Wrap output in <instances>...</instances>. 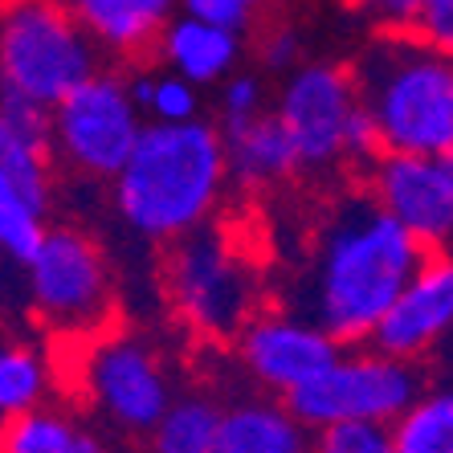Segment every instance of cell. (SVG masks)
<instances>
[{"label": "cell", "mask_w": 453, "mask_h": 453, "mask_svg": "<svg viewBox=\"0 0 453 453\" xmlns=\"http://www.w3.org/2000/svg\"><path fill=\"white\" fill-rule=\"evenodd\" d=\"M53 392V359L33 339H9L0 348V412L4 421L37 412L50 404Z\"/></svg>", "instance_id": "20"}, {"label": "cell", "mask_w": 453, "mask_h": 453, "mask_svg": "<svg viewBox=\"0 0 453 453\" xmlns=\"http://www.w3.org/2000/svg\"><path fill=\"white\" fill-rule=\"evenodd\" d=\"M229 180L225 131L217 123H148L127 168L111 180V201L139 242L176 245L212 221Z\"/></svg>", "instance_id": "2"}, {"label": "cell", "mask_w": 453, "mask_h": 453, "mask_svg": "<svg viewBox=\"0 0 453 453\" xmlns=\"http://www.w3.org/2000/svg\"><path fill=\"white\" fill-rule=\"evenodd\" d=\"M50 115L53 156L86 180H115L148 131V115L131 90V78L111 70L90 74Z\"/></svg>", "instance_id": "9"}, {"label": "cell", "mask_w": 453, "mask_h": 453, "mask_svg": "<svg viewBox=\"0 0 453 453\" xmlns=\"http://www.w3.org/2000/svg\"><path fill=\"white\" fill-rule=\"evenodd\" d=\"M98 53L111 58H143L159 50V37L176 17L180 0H62Z\"/></svg>", "instance_id": "15"}, {"label": "cell", "mask_w": 453, "mask_h": 453, "mask_svg": "<svg viewBox=\"0 0 453 453\" xmlns=\"http://www.w3.org/2000/svg\"><path fill=\"white\" fill-rule=\"evenodd\" d=\"M270 95H265V82L262 74H229L221 86H217V127L221 131H233V127H245L253 119L270 115Z\"/></svg>", "instance_id": "24"}, {"label": "cell", "mask_w": 453, "mask_h": 453, "mask_svg": "<svg viewBox=\"0 0 453 453\" xmlns=\"http://www.w3.org/2000/svg\"><path fill=\"white\" fill-rule=\"evenodd\" d=\"M159 58L164 70L204 86H221L229 74H237L242 62V33L209 25L192 12H176L172 25L159 37Z\"/></svg>", "instance_id": "16"}, {"label": "cell", "mask_w": 453, "mask_h": 453, "mask_svg": "<svg viewBox=\"0 0 453 453\" xmlns=\"http://www.w3.org/2000/svg\"><path fill=\"white\" fill-rule=\"evenodd\" d=\"M98 74V45L62 0H9L0 21L4 90L45 111Z\"/></svg>", "instance_id": "5"}, {"label": "cell", "mask_w": 453, "mask_h": 453, "mask_svg": "<svg viewBox=\"0 0 453 453\" xmlns=\"http://www.w3.org/2000/svg\"><path fill=\"white\" fill-rule=\"evenodd\" d=\"M351 74L384 151H453V53L417 33H380L356 58Z\"/></svg>", "instance_id": "3"}, {"label": "cell", "mask_w": 453, "mask_h": 453, "mask_svg": "<svg viewBox=\"0 0 453 453\" xmlns=\"http://www.w3.org/2000/svg\"><path fill=\"white\" fill-rule=\"evenodd\" d=\"M356 9L376 33H417L425 0H356Z\"/></svg>", "instance_id": "27"}, {"label": "cell", "mask_w": 453, "mask_h": 453, "mask_svg": "<svg viewBox=\"0 0 453 453\" xmlns=\"http://www.w3.org/2000/svg\"><path fill=\"white\" fill-rule=\"evenodd\" d=\"M315 453H396L392 433L380 425H348L315 437Z\"/></svg>", "instance_id": "25"}, {"label": "cell", "mask_w": 453, "mask_h": 453, "mask_svg": "<svg viewBox=\"0 0 453 453\" xmlns=\"http://www.w3.org/2000/svg\"><path fill=\"white\" fill-rule=\"evenodd\" d=\"M425 257L429 250L368 192L339 196L315 229L298 274L295 311L323 323L343 348L372 343Z\"/></svg>", "instance_id": "1"}, {"label": "cell", "mask_w": 453, "mask_h": 453, "mask_svg": "<svg viewBox=\"0 0 453 453\" xmlns=\"http://www.w3.org/2000/svg\"><path fill=\"white\" fill-rule=\"evenodd\" d=\"M25 274V303L50 331L62 335H90L106 323L115 303L111 262L90 233L74 225H53L37 245Z\"/></svg>", "instance_id": "8"}, {"label": "cell", "mask_w": 453, "mask_h": 453, "mask_svg": "<svg viewBox=\"0 0 453 453\" xmlns=\"http://www.w3.org/2000/svg\"><path fill=\"white\" fill-rule=\"evenodd\" d=\"M445 164H449V172H453V151H449V156H445Z\"/></svg>", "instance_id": "32"}, {"label": "cell", "mask_w": 453, "mask_h": 453, "mask_svg": "<svg viewBox=\"0 0 453 453\" xmlns=\"http://www.w3.org/2000/svg\"><path fill=\"white\" fill-rule=\"evenodd\" d=\"M225 404H217L209 392H180L164 421L148 437L151 453H217L221 449Z\"/></svg>", "instance_id": "21"}, {"label": "cell", "mask_w": 453, "mask_h": 453, "mask_svg": "<svg viewBox=\"0 0 453 453\" xmlns=\"http://www.w3.org/2000/svg\"><path fill=\"white\" fill-rule=\"evenodd\" d=\"M53 115L37 103L0 98V245L25 265L45 242L53 204Z\"/></svg>", "instance_id": "7"}, {"label": "cell", "mask_w": 453, "mask_h": 453, "mask_svg": "<svg viewBox=\"0 0 453 453\" xmlns=\"http://www.w3.org/2000/svg\"><path fill=\"white\" fill-rule=\"evenodd\" d=\"M417 37L453 53V0H425V12L417 21Z\"/></svg>", "instance_id": "29"}, {"label": "cell", "mask_w": 453, "mask_h": 453, "mask_svg": "<svg viewBox=\"0 0 453 453\" xmlns=\"http://www.w3.org/2000/svg\"><path fill=\"white\" fill-rule=\"evenodd\" d=\"M82 388L90 409L127 437H151L180 392L156 348L139 335H103L82 359Z\"/></svg>", "instance_id": "10"}, {"label": "cell", "mask_w": 453, "mask_h": 453, "mask_svg": "<svg viewBox=\"0 0 453 453\" xmlns=\"http://www.w3.org/2000/svg\"><path fill=\"white\" fill-rule=\"evenodd\" d=\"M364 111L356 74L335 62H303L274 95V115L295 139L306 172H331L348 159V135Z\"/></svg>", "instance_id": "11"}, {"label": "cell", "mask_w": 453, "mask_h": 453, "mask_svg": "<svg viewBox=\"0 0 453 453\" xmlns=\"http://www.w3.org/2000/svg\"><path fill=\"white\" fill-rule=\"evenodd\" d=\"M257 62H262L265 74H295L303 65V37H298L290 25H274L257 37Z\"/></svg>", "instance_id": "26"}, {"label": "cell", "mask_w": 453, "mask_h": 453, "mask_svg": "<svg viewBox=\"0 0 453 453\" xmlns=\"http://www.w3.org/2000/svg\"><path fill=\"white\" fill-rule=\"evenodd\" d=\"M453 335V253H429L376 331V348L421 364Z\"/></svg>", "instance_id": "14"}, {"label": "cell", "mask_w": 453, "mask_h": 453, "mask_svg": "<svg viewBox=\"0 0 453 453\" xmlns=\"http://www.w3.org/2000/svg\"><path fill=\"white\" fill-rule=\"evenodd\" d=\"M388 433L396 453H453V380L425 384Z\"/></svg>", "instance_id": "22"}, {"label": "cell", "mask_w": 453, "mask_h": 453, "mask_svg": "<svg viewBox=\"0 0 453 453\" xmlns=\"http://www.w3.org/2000/svg\"><path fill=\"white\" fill-rule=\"evenodd\" d=\"M233 4H242V9L250 12V17H257V9H262L265 0H233Z\"/></svg>", "instance_id": "30"}, {"label": "cell", "mask_w": 453, "mask_h": 453, "mask_svg": "<svg viewBox=\"0 0 453 453\" xmlns=\"http://www.w3.org/2000/svg\"><path fill=\"white\" fill-rule=\"evenodd\" d=\"M164 298L172 315L201 339H237L262 315V274L253 253L229 229H204L168 245Z\"/></svg>", "instance_id": "4"}, {"label": "cell", "mask_w": 453, "mask_h": 453, "mask_svg": "<svg viewBox=\"0 0 453 453\" xmlns=\"http://www.w3.org/2000/svg\"><path fill=\"white\" fill-rule=\"evenodd\" d=\"M368 196L425 250L453 242V172L445 156L380 151L368 164Z\"/></svg>", "instance_id": "13"}, {"label": "cell", "mask_w": 453, "mask_h": 453, "mask_svg": "<svg viewBox=\"0 0 453 453\" xmlns=\"http://www.w3.org/2000/svg\"><path fill=\"white\" fill-rule=\"evenodd\" d=\"M233 343L245 376L278 396H295L343 351V343L303 311H262Z\"/></svg>", "instance_id": "12"}, {"label": "cell", "mask_w": 453, "mask_h": 453, "mask_svg": "<svg viewBox=\"0 0 453 453\" xmlns=\"http://www.w3.org/2000/svg\"><path fill=\"white\" fill-rule=\"evenodd\" d=\"M0 449L4 453H106V445L82 417L45 404L37 412L4 421Z\"/></svg>", "instance_id": "19"}, {"label": "cell", "mask_w": 453, "mask_h": 453, "mask_svg": "<svg viewBox=\"0 0 453 453\" xmlns=\"http://www.w3.org/2000/svg\"><path fill=\"white\" fill-rule=\"evenodd\" d=\"M225 151H229L233 184H242V188H274L303 168L295 139L286 135L274 111L225 131Z\"/></svg>", "instance_id": "18"}, {"label": "cell", "mask_w": 453, "mask_h": 453, "mask_svg": "<svg viewBox=\"0 0 453 453\" xmlns=\"http://www.w3.org/2000/svg\"><path fill=\"white\" fill-rule=\"evenodd\" d=\"M131 90H135L148 123H192V119H204L201 115L204 111L201 86L172 74V70H156V74L131 78Z\"/></svg>", "instance_id": "23"}, {"label": "cell", "mask_w": 453, "mask_h": 453, "mask_svg": "<svg viewBox=\"0 0 453 453\" xmlns=\"http://www.w3.org/2000/svg\"><path fill=\"white\" fill-rule=\"evenodd\" d=\"M445 359H449V368H453V335H449V343H445Z\"/></svg>", "instance_id": "31"}, {"label": "cell", "mask_w": 453, "mask_h": 453, "mask_svg": "<svg viewBox=\"0 0 453 453\" xmlns=\"http://www.w3.org/2000/svg\"><path fill=\"white\" fill-rule=\"evenodd\" d=\"M315 429H306L290 401H237L225 404L221 449L217 453H315Z\"/></svg>", "instance_id": "17"}, {"label": "cell", "mask_w": 453, "mask_h": 453, "mask_svg": "<svg viewBox=\"0 0 453 453\" xmlns=\"http://www.w3.org/2000/svg\"><path fill=\"white\" fill-rule=\"evenodd\" d=\"M180 12H192V17H201L209 25H221V29H233V33H245L250 29V12L242 4H233V0H180Z\"/></svg>", "instance_id": "28"}, {"label": "cell", "mask_w": 453, "mask_h": 453, "mask_svg": "<svg viewBox=\"0 0 453 453\" xmlns=\"http://www.w3.org/2000/svg\"><path fill=\"white\" fill-rule=\"evenodd\" d=\"M421 392V364L388 356L376 343H356L339 351L327 372H319L306 388H298L286 401L303 417L306 429L315 433L348 429V425L392 429Z\"/></svg>", "instance_id": "6"}]
</instances>
